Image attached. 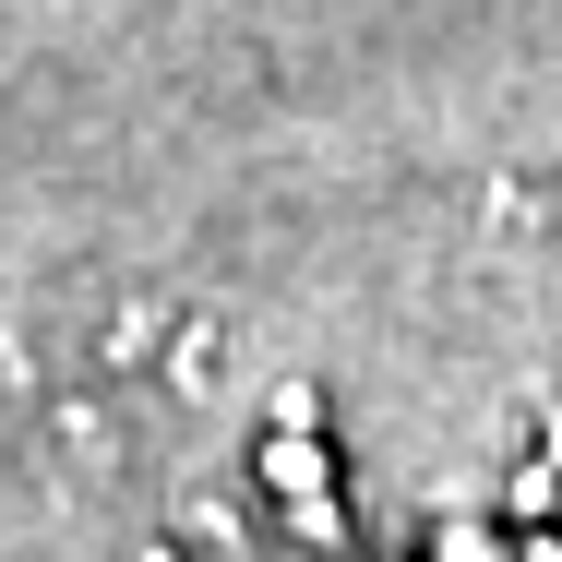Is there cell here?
Here are the masks:
<instances>
[{
  "mask_svg": "<svg viewBox=\"0 0 562 562\" xmlns=\"http://www.w3.org/2000/svg\"><path fill=\"white\" fill-rule=\"evenodd\" d=\"M431 562H503V551H491L479 527H454V539H443V551H431Z\"/></svg>",
  "mask_w": 562,
  "mask_h": 562,
  "instance_id": "obj_1",
  "label": "cell"
}]
</instances>
